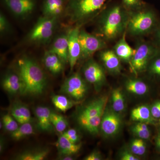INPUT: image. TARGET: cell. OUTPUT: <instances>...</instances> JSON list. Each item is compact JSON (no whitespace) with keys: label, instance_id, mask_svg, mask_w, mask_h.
<instances>
[{"label":"cell","instance_id":"cell-4","mask_svg":"<svg viewBox=\"0 0 160 160\" xmlns=\"http://www.w3.org/2000/svg\"><path fill=\"white\" fill-rule=\"evenodd\" d=\"M108 98L103 96L92 101L79 112L77 121L83 129L92 135L98 133Z\"/></svg>","mask_w":160,"mask_h":160},{"label":"cell","instance_id":"cell-9","mask_svg":"<svg viewBox=\"0 0 160 160\" xmlns=\"http://www.w3.org/2000/svg\"><path fill=\"white\" fill-rule=\"evenodd\" d=\"M88 88L86 82L76 72L66 79L61 87V92L73 99L80 101L86 96Z\"/></svg>","mask_w":160,"mask_h":160},{"label":"cell","instance_id":"cell-19","mask_svg":"<svg viewBox=\"0 0 160 160\" xmlns=\"http://www.w3.org/2000/svg\"><path fill=\"white\" fill-rule=\"evenodd\" d=\"M55 144L60 154L63 156L76 154L79 151L82 147L81 144L71 142L62 134L59 137Z\"/></svg>","mask_w":160,"mask_h":160},{"label":"cell","instance_id":"cell-41","mask_svg":"<svg viewBox=\"0 0 160 160\" xmlns=\"http://www.w3.org/2000/svg\"><path fill=\"white\" fill-rule=\"evenodd\" d=\"M144 140L139 138V156H142L145 154L146 151V143Z\"/></svg>","mask_w":160,"mask_h":160},{"label":"cell","instance_id":"cell-27","mask_svg":"<svg viewBox=\"0 0 160 160\" xmlns=\"http://www.w3.org/2000/svg\"><path fill=\"white\" fill-rule=\"evenodd\" d=\"M48 149H44L34 151H27L20 154L17 158L20 160H42L49 153Z\"/></svg>","mask_w":160,"mask_h":160},{"label":"cell","instance_id":"cell-6","mask_svg":"<svg viewBox=\"0 0 160 160\" xmlns=\"http://www.w3.org/2000/svg\"><path fill=\"white\" fill-rule=\"evenodd\" d=\"M135 49L130 64L132 71L138 74L147 70L149 62L160 50L152 42L146 41L138 42Z\"/></svg>","mask_w":160,"mask_h":160},{"label":"cell","instance_id":"cell-37","mask_svg":"<svg viewBox=\"0 0 160 160\" xmlns=\"http://www.w3.org/2000/svg\"><path fill=\"white\" fill-rule=\"evenodd\" d=\"M152 42L160 50V23L152 33Z\"/></svg>","mask_w":160,"mask_h":160},{"label":"cell","instance_id":"cell-25","mask_svg":"<svg viewBox=\"0 0 160 160\" xmlns=\"http://www.w3.org/2000/svg\"><path fill=\"white\" fill-rule=\"evenodd\" d=\"M112 110L116 112H121L125 109V100L124 95L120 88L114 89L111 96Z\"/></svg>","mask_w":160,"mask_h":160},{"label":"cell","instance_id":"cell-42","mask_svg":"<svg viewBox=\"0 0 160 160\" xmlns=\"http://www.w3.org/2000/svg\"><path fill=\"white\" fill-rule=\"evenodd\" d=\"M155 144L157 149H158V151L160 152V129L156 137Z\"/></svg>","mask_w":160,"mask_h":160},{"label":"cell","instance_id":"cell-43","mask_svg":"<svg viewBox=\"0 0 160 160\" xmlns=\"http://www.w3.org/2000/svg\"><path fill=\"white\" fill-rule=\"evenodd\" d=\"M62 159L64 160H73V158L71 157V156H65L62 158Z\"/></svg>","mask_w":160,"mask_h":160},{"label":"cell","instance_id":"cell-13","mask_svg":"<svg viewBox=\"0 0 160 160\" xmlns=\"http://www.w3.org/2000/svg\"><path fill=\"white\" fill-rule=\"evenodd\" d=\"M79 26H77L70 29L67 33L68 40V62L70 69L74 68L78 60L81 57V47L79 39Z\"/></svg>","mask_w":160,"mask_h":160},{"label":"cell","instance_id":"cell-38","mask_svg":"<svg viewBox=\"0 0 160 160\" xmlns=\"http://www.w3.org/2000/svg\"><path fill=\"white\" fill-rule=\"evenodd\" d=\"M130 151L135 155L139 156V138L135 139L130 144Z\"/></svg>","mask_w":160,"mask_h":160},{"label":"cell","instance_id":"cell-15","mask_svg":"<svg viewBox=\"0 0 160 160\" xmlns=\"http://www.w3.org/2000/svg\"><path fill=\"white\" fill-rule=\"evenodd\" d=\"M126 35V32H125L120 38L112 49L121 61L130 63L134 54L135 49L132 48L127 42Z\"/></svg>","mask_w":160,"mask_h":160},{"label":"cell","instance_id":"cell-36","mask_svg":"<svg viewBox=\"0 0 160 160\" xmlns=\"http://www.w3.org/2000/svg\"><path fill=\"white\" fill-rule=\"evenodd\" d=\"M9 25L6 17L2 12L0 14V32L1 34L6 33L9 31Z\"/></svg>","mask_w":160,"mask_h":160},{"label":"cell","instance_id":"cell-26","mask_svg":"<svg viewBox=\"0 0 160 160\" xmlns=\"http://www.w3.org/2000/svg\"><path fill=\"white\" fill-rule=\"evenodd\" d=\"M34 130L30 122L21 124L15 131L12 132L11 137L13 139L19 140L23 138L34 134Z\"/></svg>","mask_w":160,"mask_h":160},{"label":"cell","instance_id":"cell-18","mask_svg":"<svg viewBox=\"0 0 160 160\" xmlns=\"http://www.w3.org/2000/svg\"><path fill=\"white\" fill-rule=\"evenodd\" d=\"M43 62L47 69L53 74H59L64 69V63L62 60L49 50L45 52Z\"/></svg>","mask_w":160,"mask_h":160},{"label":"cell","instance_id":"cell-14","mask_svg":"<svg viewBox=\"0 0 160 160\" xmlns=\"http://www.w3.org/2000/svg\"><path fill=\"white\" fill-rule=\"evenodd\" d=\"M99 57L104 67L113 74H120L122 71L121 60L113 49H104L100 51Z\"/></svg>","mask_w":160,"mask_h":160},{"label":"cell","instance_id":"cell-7","mask_svg":"<svg viewBox=\"0 0 160 160\" xmlns=\"http://www.w3.org/2000/svg\"><path fill=\"white\" fill-rule=\"evenodd\" d=\"M57 18L45 16L40 18L28 35L29 41L37 43L49 41L53 35Z\"/></svg>","mask_w":160,"mask_h":160},{"label":"cell","instance_id":"cell-16","mask_svg":"<svg viewBox=\"0 0 160 160\" xmlns=\"http://www.w3.org/2000/svg\"><path fill=\"white\" fill-rule=\"evenodd\" d=\"M49 50L57 55L64 63L68 62L69 52L67 34H62L57 38Z\"/></svg>","mask_w":160,"mask_h":160},{"label":"cell","instance_id":"cell-29","mask_svg":"<svg viewBox=\"0 0 160 160\" xmlns=\"http://www.w3.org/2000/svg\"><path fill=\"white\" fill-rule=\"evenodd\" d=\"M51 122L56 130L61 134L65 131L68 125L67 120L64 117L54 112H51Z\"/></svg>","mask_w":160,"mask_h":160},{"label":"cell","instance_id":"cell-32","mask_svg":"<svg viewBox=\"0 0 160 160\" xmlns=\"http://www.w3.org/2000/svg\"><path fill=\"white\" fill-rule=\"evenodd\" d=\"M2 123L5 129L10 132H13L18 128V122L12 115L5 114L2 118Z\"/></svg>","mask_w":160,"mask_h":160},{"label":"cell","instance_id":"cell-10","mask_svg":"<svg viewBox=\"0 0 160 160\" xmlns=\"http://www.w3.org/2000/svg\"><path fill=\"white\" fill-rule=\"evenodd\" d=\"M82 70L85 80L93 85L97 90H99L106 83L105 70L94 60L89 59L84 65Z\"/></svg>","mask_w":160,"mask_h":160},{"label":"cell","instance_id":"cell-2","mask_svg":"<svg viewBox=\"0 0 160 160\" xmlns=\"http://www.w3.org/2000/svg\"><path fill=\"white\" fill-rule=\"evenodd\" d=\"M19 75L22 79L23 94L38 95L43 93L46 79L40 66L30 58L24 57L18 61Z\"/></svg>","mask_w":160,"mask_h":160},{"label":"cell","instance_id":"cell-5","mask_svg":"<svg viewBox=\"0 0 160 160\" xmlns=\"http://www.w3.org/2000/svg\"><path fill=\"white\" fill-rule=\"evenodd\" d=\"M107 0H70L68 15L73 22H87L104 10Z\"/></svg>","mask_w":160,"mask_h":160},{"label":"cell","instance_id":"cell-44","mask_svg":"<svg viewBox=\"0 0 160 160\" xmlns=\"http://www.w3.org/2000/svg\"><path fill=\"white\" fill-rule=\"evenodd\" d=\"M159 125L160 128V119L159 120Z\"/></svg>","mask_w":160,"mask_h":160},{"label":"cell","instance_id":"cell-3","mask_svg":"<svg viewBox=\"0 0 160 160\" xmlns=\"http://www.w3.org/2000/svg\"><path fill=\"white\" fill-rule=\"evenodd\" d=\"M160 23L155 11L144 7L129 12L126 35L138 38L152 34Z\"/></svg>","mask_w":160,"mask_h":160},{"label":"cell","instance_id":"cell-11","mask_svg":"<svg viewBox=\"0 0 160 160\" xmlns=\"http://www.w3.org/2000/svg\"><path fill=\"white\" fill-rule=\"evenodd\" d=\"M122 120L118 112L113 110L105 109L102 117L100 128L106 137H113L119 131Z\"/></svg>","mask_w":160,"mask_h":160},{"label":"cell","instance_id":"cell-20","mask_svg":"<svg viewBox=\"0 0 160 160\" xmlns=\"http://www.w3.org/2000/svg\"><path fill=\"white\" fill-rule=\"evenodd\" d=\"M131 118L135 122L153 125L158 121L152 115L150 108L146 106H138L132 109L131 112Z\"/></svg>","mask_w":160,"mask_h":160},{"label":"cell","instance_id":"cell-39","mask_svg":"<svg viewBox=\"0 0 160 160\" xmlns=\"http://www.w3.org/2000/svg\"><path fill=\"white\" fill-rule=\"evenodd\" d=\"M121 160H138L139 158L136 155L132 153L131 151L127 150L124 151L121 155Z\"/></svg>","mask_w":160,"mask_h":160},{"label":"cell","instance_id":"cell-1","mask_svg":"<svg viewBox=\"0 0 160 160\" xmlns=\"http://www.w3.org/2000/svg\"><path fill=\"white\" fill-rule=\"evenodd\" d=\"M101 13L98 25L99 36L106 42H110L126 32L129 12L122 4L109 6Z\"/></svg>","mask_w":160,"mask_h":160},{"label":"cell","instance_id":"cell-12","mask_svg":"<svg viewBox=\"0 0 160 160\" xmlns=\"http://www.w3.org/2000/svg\"><path fill=\"white\" fill-rule=\"evenodd\" d=\"M5 5L16 17L26 18L35 7L34 0H4Z\"/></svg>","mask_w":160,"mask_h":160},{"label":"cell","instance_id":"cell-34","mask_svg":"<svg viewBox=\"0 0 160 160\" xmlns=\"http://www.w3.org/2000/svg\"><path fill=\"white\" fill-rule=\"evenodd\" d=\"M20 114L24 120V122H29L31 120V115L29 109L24 105L21 104H17Z\"/></svg>","mask_w":160,"mask_h":160},{"label":"cell","instance_id":"cell-28","mask_svg":"<svg viewBox=\"0 0 160 160\" xmlns=\"http://www.w3.org/2000/svg\"><path fill=\"white\" fill-rule=\"evenodd\" d=\"M131 130L135 135L143 140L149 139L151 136L148 124L146 123L139 122L132 126Z\"/></svg>","mask_w":160,"mask_h":160},{"label":"cell","instance_id":"cell-30","mask_svg":"<svg viewBox=\"0 0 160 160\" xmlns=\"http://www.w3.org/2000/svg\"><path fill=\"white\" fill-rule=\"evenodd\" d=\"M146 70L153 78L160 79V50L150 61Z\"/></svg>","mask_w":160,"mask_h":160},{"label":"cell","instance_id":"cell-22","mask_svg":"<svg viewBox=\"0 0 160 160\" xmlns=\"http://www.w3.org/2000/svg\"><path fill=\"white\" fill-rule=\"evenodd\" d=\"M63 0H45L42 11L45 16L58 18L64 9Z\"/></svg>","mask_w":160,"mask_h":160},{"label":"cell","instance_id":"cell-31","mask_svg":"<svg viewBox=\"0 0 160 160\" xmlns=\"http://www.w3.org/2000/svg\"><path fill=\"white\" fill-rule=\"evenodd\" d=\"M122 4L129 12L142 9L145 6L142 0H122Z\"/></svg>","mask_w":160,"mask_h":160},{"label":"cell","instance_id":"cell-33","mask_svg":"<svg viewBox=\"0 0 160 160\" xmlns=\"http://www.w3.org/2000/svg\"><path fill=\"white\" fill-rule=\"evenodd\" d=\"M64 136L66 137L71 142L77 144L78 142L80 139V136L79 135L77 131L74 129H68L67 131H65L62 133Z\"/></svg>","mask_w":160,"mask_h":160},{"label":"cell","instance_id":"cell-35","mask_svg":"<svg viewBox=\"0 0 160 160\" xmlns=\"http://www.w3.org/2000/svg\"><path fill=\"white\" fill-rule=\"evenodd\" d=\"M152 115L156 120L160 119V100H157L150 107Z\"/></svg>","mask_w":160,"mask_h":160},{"label":"cell","instance_id":"cell-40","mask_svg":"<svg viewBox=\"0 0 160 160\" xmlns=\"http://www.w3.org/2000/svg\"><path fill=\"white\" fill-rule=\"evenodd\" d=\"M102 159V156L99 152L94 151L85 158V160H100Z\"/></svg>","mask_w":160,"mask_h":160},{"label":"cell","instance_id":"cell-24","mask_svg":"<svg viewBox=\"0 0 160 160\" xmlns=\"http://www.w3.org/2000/svg\"><path fill=\"white\" fill-rule=\"evenodd\" d=\"M52 104L58 110L64 112L78 104L80 102L69 99L65 96L61 95H56L52 96Z\"/></svg>","mask_w":160,"mask_h":160},{"label":"cell","instance_id":"cell-8","mask_svg":"<svg viewBox=\"0 0 160 160\" xmlns=\"http://www.w3.org/2000/svg\"><path fill=\"white\" fill-rule=\"evenodd\" d=\"M79 39L81 47V58L87 59L98 51L106 49V41L99 36L90 34L84 30H80Z\"/></svg>","mask_w":160,"mask_h":160},{"label":"cell","instance_id":"cell-17","mask_svg":"<svg viewBox=\"0 0 160 160\" xmlns=\"http://www.w3.org/2000/svg\"><path fill=\"white\" fill-rule=\"evenodd\" d=\"M51 112L48 107L38 106L36 108L35 114L37 119L38 126L42 131L52 130L53 126L51 122Z\"/></svg>","mask_w":160,"mask_h":160},{"label":"cell","instance_id":"cell-23","mask_svg":"<svg viewBox=\"0 0 160 160\" xmlns=\"http://www.w3.org/2000/svg\"><path fill=\"white\" fill-rule=\"evenodd\" d=\"M126 90L137 95H144L148 92L149 87L146 83L138 79L129 78L125 83Z\"/></svg>","mask_w":160,"mask_h":160},{"label":"cell","instance_id":"cell-21","mask_svg":"<svg viewBox=\"0 0 160 160\" xmlns=\"http://www.w3.org/2000/svg\"><path fill=\"white\" fill-rule=\"evenodd\" d=\"M2 86L4 89L9 93L14 94L18 92H22L23 84L19 75L9 73L3 79Z\"/></svg>","mask_w":160,"mask_h":160}]
</instances>
